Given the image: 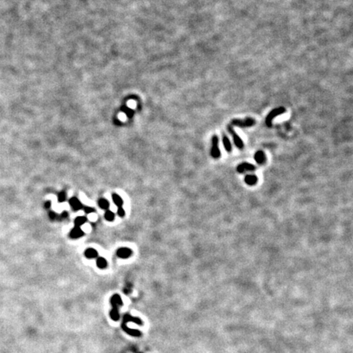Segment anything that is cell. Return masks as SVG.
I'll return each instance as SVG.
<instances>
[{"label":"cell","mask_w":353,"mask_h":353,"mask_svg":"<svg viewBox=\"0 0 353 353\" xmlns=\"http://www.w3.org/2000/svg\"><path fill=\"white\" fill-rule=\"evenodd\" d=\"M112 199H113V201H114V203H115V205H116L118 208L122 207V205H123L124 202H123L122 198L120 197V196H119L118 194H113Z\"/></svg>","instance_id":"14"},{"label":"cell","mask_w":353,"mask_h":353,"mask_svg":"<svg viewBox=\"0 0 353 353\" xmlns=\"http://www.w3.org/2000/svg\"><path fill=\"white\" fill-rule=\"evenodd\" d=\"M117 213H118V215H119V217H124V215H125V211H124V209H123V208L119 207V208H118Z\"/></svg>","instance_id":"22"},{"label":"cell","mask_w":353,"mask_h":353,"mask_svg":"<svg viewBox=\"0 0 353 353\" xmlns=\"http://www.w3.org/2000/svg\"><path fill=\"white\" fill-rule=\"evenodd\" d=\"M44 207H45V209H50V207H51V201H47V202H45Z\"/></svg>","instance_id":"24"},{"label":"cell","mask_w":353,"mask_h":353,"mask_svg":"<svg viewBox=\"0 0 353 353\" xmlns=\"http://www.w3.org/2000/svg\"><path fill=\"white\" fill-rule=\"evenodd\" d=\"M83 211L87 213V214H90V213H94L95 212V209H93V208L92 207H88V206H86V207H83Z\"/></svg>","instance_id":"20"},{"label":"cell","mask_w":353,"mask_h":353,"mask_svg":"<svg viewBox=\"0 0 353 353\" xmlns=\"http://www.w3.org/2000/svg\"><path fill=\"white\" fill-rule=\"evenodd\" d=\"M285 111H286V110H285V108L283 107V106L273 109V110L268 114L267 118H266L265 122L266 124H267V126L268 128H271V125H272V119L275 117H276V116H278V115H281V114H284Z\"/></svg>","instance_id":"3"},{"label":"cell","mask_w":353,"mask_h":353,"mask_svg":"<svg viewBox=\"0 0 353 353\" xmlns=\"http://www.w3.org/2000/svg\"><path fill=\"white\" fill-rule=\"evenodd\" d=\"M97 266L99 268H101V269H104L107 266V262H106L105 258L100 257V258H98L97 259Z\"/></svg>","instance_id":"17"},{"label":"cell","mask_w":353,"mask_h":353,"mask_svg":"<svg viewBox=\"0 0 353 353\" xmlns=\"http://www.w3.org/2000/svg\"><path fill=\"white\" fill-rule=\"evenodd\" d=\"M69 204H70V205H71V207H72V209H73L75 211L80 210L83 208L82 203L79 201V200L78 198L76 197H72L71 199H70V200H69Z\"/></svg>","instance_id":"7"},{"label":"cell","mask_w":353,"mask_h":353,"mask_svg":"<svg viewBox=\"0 0 353 353\" xmlns=\"http://www.w3.org/2000/svg\"><path fill=\"white\" fill-rule=\"evenodd\" d=\"M244 182L248 186H254L256 185V183L258 182V177L254 174H249V175H246L244 178Z\"/></svg>","instance_id":"11"},{"label":"cell","mask_w":353,"mask_h":353,"mask_svg":"<svg viewBox=\"0 0 353 353\" xmlns=\"http://www.w3.org/2000/svg\"><path fill=\"white\" fill-rule=\"evenodd\" d=\"M98 205L101 209H102L104 210H108L109 207H110V203L106 199H100L98 201Z\"/></svg>","instance_id":"15"},{"label":"cell","mask_w":353,"mask_h":353,"mask_svg":"<svg viewBox=\"0 0 353 353\" xmlns=\"http://www.w3.org/2000/svg\"><path fill=\"white\" fill-rule=\"evenodd\" d=\"M132 250L129 248H120L117 251V256L120 258H128L132 255Z\"/></svg>","instance_id":"9"},{"label":"cell","mask_w":353,"mask_h":353,"mask_svg":"<svg viewBox=\"0 0 353 353\" xmlns=\"http://www.w3.org/2000/svg\"><path fill=\"white\" fill-rule=\"evenodd\" d=\"M256 167L252 163H247V162H244V163H240L237 166V172L240 173H243L246 171L248 172H253L255 171Z\"/></svg>","instance_id":"6"},{"label":"cell","mask_w":353,"mask_h":353,"mask_svg":"<svg viewBox=\"0 0 353 353\" xmlns=\"http://www.w3.org/2000/svg\"><path fill=\"white\" fill-rule=\"evenodd\" d=\"M68 217V213L66 212V211H64V212L60 215V217H61V219H64V218H66V217Z\"/></svg>","instance_id":"23"},{"label":"cell","mask_w":353,"mask_h":353,"mask_svg":"<svg viewBox=\"0 0 353 353\" xmlns=\"http://www.w3.org/2000/svg\"><path fill=\"white\" fill-rule=\"evenodd\" d=\"M84 255H85L86 258H95L98 256V251L94 249V248H88L84 252Z\"/></svg>","instance_id":"13"},{"label":"cell","mask_w":353,"mask_h":353,"mask_svg":"<svg viewBox=\"0 0 353 353\" xmlns=\"http://www.w3.org/2000/svg\"><path fill=\"white\" fill-rule=\"evenodd\" d=\"M222 142H223V145H224L226 151L230 153L232 150V144H231V141H230L229 138H228V136L226 134H222Z\"/></svg>","instance_id":"12"},{"label":"cell","mask_w":353,"mask_h":353,"mask_svg":"<svg viewBox=\"0 0 353 353\" xmlns=\"http://www.w3.org/2000/svg\"><path fill=\"white\" fill-rule=\"evenodd\" d=\"M254 159L258 164H264L267 161L265 153L263 151H258L254 155Z\"/></svg>","instance_id":"8"},{"label":"cell","mask_w":353,"mask_h":353,"mask_svg":"<svg viewBox=\"0 0 353 353\" xmlns=\"http://www.w3.org/2000/svg\"><path fill=\"white\" fill-rule=\"evenodd\" d=\"M255 124V120L252 118H246L245 119H232L231 122V125L232 126H236L239 127V128H248V127H252Z\"/></svg>","instance_id":"2"},{"label":"cell","mask_w":353,"mask_h":353,"mask_svg":"<svg viewBox=\"0 0 353 353\" xmlns=\"http://www.w3.org/2000/svg\"><path fill=\"white\" fill-rule=\"evenodd\" d=\"M48 216H49V218H50V220H56L57 217H58V215L56 214V213L53 212V211H50L48 213Z\"/></svg>","instance_id":"21"},{"label":"cell","mask_w":353,"mask_h":353,"mask_svg":"<svg viewBox=\"0 0 353 353\" xmlns=\"http://www.w3.org/2000/svg\"><path fill=\"white\" fill-rule=\"evenodd\" d=\"M110 302L113 307L112 310L110 312V318L115 321H118L119 320V317H120L119 312V307L123 306V301H122L121 297L119 294H114L112 297H110Z\"/></svg>","instance_id":"1"},{"label":"cell","mask_w":353,"mask_h":353,"mask_svg":"<svg viewBox=\"0 0 353 353\" xmlns=\"http://www.w3.org/2000/svg\"><path fill=\"white\" fill-rule=\"evenodd\" d=\"M87 221H88V218H87L86 217H84V216H82V217H76L75 219V227H80L81 226L84 224V223H85Z\"/></svg>","instance_id":"16"},{"label":"cell","mask_w":353,"mask_h":353,"mask_svg":"<svg viewBox=\"0 0 353 353\" xmlns=\"http://www.w3.org/2000/svg\"><path fill=\"white\" fill-rule=\"evenodd\" d=\"M218 136L213 135L212 137V149H211V155L213 159H218L221 156L219 146H218Z\"/></svg>","instance_id":"4"},{"label":"cell","mask_w":353,"mask_h":353,"mask_svg":"<svg viewBox=\"0 0 353 353\" xmlns=\"http://www.w3.org/2000/svg\"><path fill=\"white\" fill-rule=\"evenodd\" d=\"M57 200H58L59 202H64L65 200H66V192H64V191H61V192H60L58 194V196H57Z\"/></svg>","instance_id":"19"},{"label":"cell","mask_w":353,"mask_h":353,"mask_svg":"<svg viewBox=\"0 0 353 353\" xmlns=\"http://www.w3.org/2000/svg\"><path fill=\"white\" fill-rule=\"evenodd\" d=\"M227 131H228V132L229 133H231V135L232 136V137H233V141H234V143L235 145H236V146L237 147L238 149H243L244 148V142L243 141L241 140V138L239 136V135L236 132V131H234V129H233V128H232V126L231 125V124H229L228 126H227Z\"/></svg>","instance_id":"5"},{"label":"cell","mask_w":353,"mask_h":353,"mask_svg":"<svg viewBox=\"0 0 353 353\" xmlns=\"http://www.w3.org/2000/svg\"><path fill=\"white\" fill-rule=\"evenodd\" d=\"M104 217H105V218L107 220V221L111 222V221H114V219H115V213H114L112 211H110V210L109 209L106 210Z\"/></svg>","instance_id":"18"},{"label":"cell","mask_w":353,"mask_h":353,"mask_svg":"<svg viewBox=\"0 0 353 353\" xmlns=\"http://www.w3.org/2000/svg\"><path fill=\"white\" fill-rule=\"evenodd\" d=\"M83 230L81 229L79 227H75L73 229L71 230L70 232V237L72 239H78L80 238L83 236Z\"/></svg>","instance_id":"10"}]
</instances>
